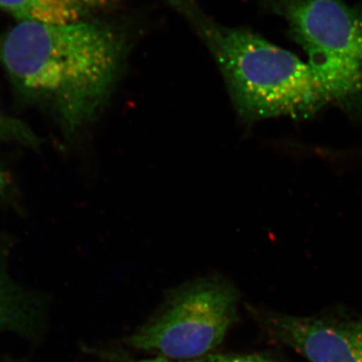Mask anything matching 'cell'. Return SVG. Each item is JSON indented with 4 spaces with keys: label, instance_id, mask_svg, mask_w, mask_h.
<instances>
[{
    "label": "cell",
    "instance_id": "cell-9",
    "mask_svg": "<svg viewBox=\"0 0 362 362\" xmlns=\"http://www.w3.org/2000/svg\"><path fill=\"white\" fill-rule=\"evenodd\" d=\"M95 362H171L164 357H156V358H135L130 356L127 352L122 349H109L102 350L98 354L97 361Z\"/></svg>",
    "mask_w": 362,
    "mask_h": 362
},
{
    "label": "cell",
    "instance_id": "cell-2",
    "mask_svg": "<svg viewBox=\"0 0 362 362\" xmlns=\"http://www.w3.org/2000/svg\"><path fill=\"white\" fill-rule=\"evenodd\" d=\"M211 51L240 118H307L330 105L322 78L308 62L257 33L221 25L197 0H166Z\"/></svg>",
    "mask_w": 362,
    "mask_h": 362
},
{
    "label": "cell",
    "instance_id": "cell-4",
    "mask_svg": "<svg viewBox=\"0 0 362 362\" xmlns=\"http://www.w3.org/2000/svg\"><path fill=\"white\" fill-rule=\"evenodd\" d=\"M239 300L235 285L220 276L185 283L126 338V344L169 361H189L207 356L235 322Z\"/></svg>",
    "mask_w": 362,
    "mask_h": 362
},
{
    "label": "cell",
    "instance_id": "cell-8",
    "mask_svg": "<svg viewBox=\"0 0 362 362\" xmlns=\"http://www.w3.org/2000/svg\"><path fill=\"white\" fill-rule=\"evenodd\" d=\"M0 138L30 141L33 139V135L23 124L16 122V120L9 118L0 110Z\"/></svg>",
    "mask_w": 362,
    "mask_h": 362
},
{
    "label": "cell",
    "instance_id": "cell-7",
    "mask_svg": "<svg viewBox=\"0 0 362 362\" xmlns=\"http://www.w3.org/2000/svg\"><path fill=\"white\" fill-rule=\"evenodd\" d=\"M6 250L0 244V331L25 334L40 322V307L9 273Z\"/></svg>",
    "mask_w": 362,
    "mask_h": 362
},
{
    "label": "cell",
    "instance_id": "cell-11",
    "mask_svg": "<svg viewBox=\"0 0 362 362\" xmlns=\"http://www.w3.org/2000/svg\"><path fill=\"white\" fill-rule=\"evenodd\" d=\"M4 185H6V180H4V176L0 170V192L4 189Z\"/></svg>",
    "mask_w": 362,
    "mask_h": 362
},
{
    "label": "cell",
    "instance_id": "cell-1",
    "mask_svg": "<svg viewBox=\"0 0 362 362\" xmlns=\"http://www.w3.org/2000/svg\"><path fill=\"white\" fill-rule=\"evenodd\" d=\"M125 54L113 26L18 23L0 40V63L14 89L66 132L94 118L109 96Z\"/></svg>",
    "mask_w": 362,
    "mask_h": 362
},
{
    "label": "cell",
    "instance_id": "cell-10",
    "mask_svg": "<svg viewBox=\"0 0 362 362\" xmlns=\"http://www.w3.org/2000/svg\"><path fill=\"white\" fill-rule=\"evenodd\" d=\"M183 362H276L269 357L250 354V356H223V354H207L194 361Z\"/></svg>",
    "mask_w": 362,
    "mask_h": 362
},
{
    "label": "cell",
    "instance_id": "cell-5",
    "mask_svg": "<svg viewBox=\"0 0 362 362\" xmlns=\"http://www.w3.org/2000/svg\"><path fill=\"white\" fill-rule=\"evenodd\" d=\"M271 337L310 362H362V318L256 311Z\"/></svg>",
    "mask_w": 362,
    "mask_h": 362
},
{
    "label": "cell",
    "instance_id": "cell-3",
    "mask_svg": "<svg viewBox=\"0 0 362 362\" xmlns=\"http://www.w3.org/2000/svg\"><path fill=\"white\" fill-rule=\"evenodd\" d=\"M322 78L330 105L362 117V1L270 0Z\"/></svg>",
    "mask_w": 362,
    "mask_h": 362
},
{
    "label": "cell",
    "instance_id": "cell-6",
    "mask_svg": "<svg viewBox=\"0 0 362 362\" xmlns=\"http://www.w3.org/2000/svg\"><path fill=\"white\" fill-rule=\"evenodd\" d=\"M114 0H0V9L18 23L70 25L110 6Z\"/></svg>",
    "mask_w": 362,
    "mask_h": 362
}]
</instances>
